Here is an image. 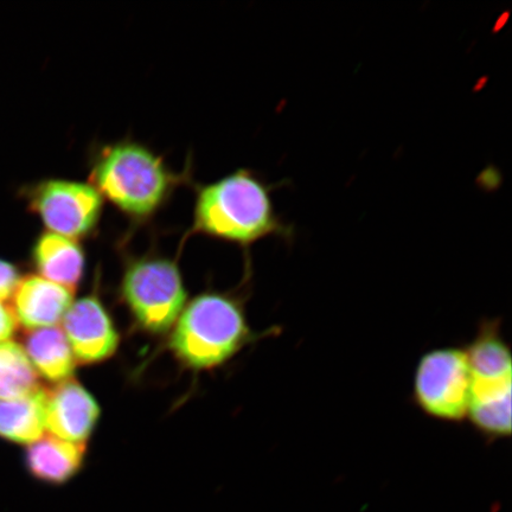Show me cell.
Returning a JSON list of instances; mask_svg holds the SVG:
<instances>
[{"label":"cell","instance_id":"8fae6325","mask_svg":"<svg viewBox=\"0 0 512 512\" xmlns=\"http://www.w3.org/2000/svg\"><path fill=\"white\" fill-rule=\"evenodd\" d=\"M31 262L37 275L73 292L85 277L86 252L81 243L47 230L32 245Z\"/></svg>","mask_w":512,"mask_h":512},{"label":"cell","instance_id":"ac0fdd59","mask_svg":"<svg viewBox=\"0 0 512 512\" xmlns=\"http://www.w3.org/2000/svg\"><path fill=\"white\" fill-rule=\"evenodd\" d=\"M18 328L17 319L11 307L0 303V343L12 341Z\"/></svg>","mask_w":512,"mask_h":512},{"label":"cell","instance_id":"6da1fadb","mask_svg":"<svg viewBox=\"0 0 512 512\" xmlns=\"http://www.w3.org/2000/svg\"><path fill=\"white\" fill-rule=\"evenodd\" d=\"M192 184L195 201L187 238L200 234L247 249L268 238L291 243L296 236L272 197L286 182L270 184L258 172L241 168L215 182Z\"/></svg>","mask_w":512,"mask_h":512},{"label":"cell","instance_id":"7a4b0ae2","mask_svg":"<svg viewBox=\"0 0 512 512\" xmlns=\"http://www.w3.org/2000/svg\"><path fill=\"white\" fill-rule=\"evenodd\" d=\"M89 183L134 228L152 222L176 190L192 183L190 166L172 170L162 155L132 138L96 143L88 155Z\"/></svg>","mask_w":512,"mask_h":512},{"label":"cell","instance_id":"52a82bcc","mask_svg":"<svg viewBox=\"0 0 512 512\" xmlns=\"http://www.w3.org/2000/svg\"><path fill=\"white\" fill-rule=\"evenodd\" d=\"M76 362L92 366L110 360L119 349L120 334L98 294L91 293L70 305L62 319Z\"/></svg>","mask_w":512,"mask_h":512},{"label":"cell","instance_id":"7c38bea8","mask_svg":"<svg viewBox=\"0 0 512 512\" xmlns=\"http://www.w3.org/2000/svg\"><path fill=\"white\" fill-rule=\"evenodd\" d=\"M512 379H472L467 420L485 440L510 438Z\"/></svg>","mask_w":512,"mask_h":512},{"label":"cell","instance_id":"3957f363","mask_svg":"<svg viewBox=\"0 0 512 512\" xmlns=\"http://www.w3.org/2000/svg\"><path fill=\"white\" fill-rule=\"evenodd\" d=\"M254 339L238 298L206 292L184 307L170 331L169 349L183 367L203 371L223 366Z\"/></svg>","mask_w":512,"mask_h":512},{"label":"cell","instance_id":"e0dca14e","mask_svg":"<svg viewBox=\"0 0 512 512\" xmlns=\"http://www.w3.org/2000/svg\"><path fill=\"white\" fill-rule=\"evenodd\" d=\"M22 278L21 271L14 262L0 258V303L14 296Z\"/></svg>","mask_w":512,"mask_h":512},{"label":"cell","instance_id":"5b68a950","mask_svg":"<svg viewBox=\"0 0 512 512\" xmlns=\"http://www.w3.org/2000/svg\"><path fill=\"white\" fill-rule=\"evenodd\" d=\"M19 196L47 232L79 242L99 232L104 200L89 182L44 178L24 185Z\"/></svg>","mask_w":512,"mask_h":512},{"label":"cell","instance_id":"30bf717a","mask_svg":"<svg viewBox=\"0 0 512 512\" xmlns=\"http://www.w3.org/2000/svg\"><path fill=\"white\" fill-rule=\"evenodd\" d=\"M86 457L87 444L72 443L49 434L27 446L24 466L38 483L62 486L80 475Z\"/></svg>","mask_w":512,"mask_h":512},{"label":"cell","instance_id":"9c48e42d","mask_svg":"<svg viewBox=\"0 0 512 512\" xmlns=\"http://www.w3.org/2000/svg\"><path fill=\"white\" fill-rule=\"evenodd\" d=\"M73 291L32 274L23 277L12 296L17 323L28 331L57 326L74 302Z\"/></svg>","mask_w":512,"mask_h":512},{"label":"cell","instance_id":"4fadbf2b","mask_svg":"<svg viewBox=\"0 0 512 512\" xmlns=\"http://www.w3.org/2000/svg\"><path fill=\"white\" fill-rule=\"evenodd\" d=\"M22 345L38 377L54 384L73 379L78 362L62 328L28 331Z\"/></svg>","mask_w":512,"mask_h":512},{"label":"cell","instance_id":"5bb4252c","mask_svg":"<svg viewBox=\"0 0 512 512\" xmlns=\"http://www.w3.org/2000/svg\"><path fill=\"white\" fill-rule=\"evenodd\" d=\"M471 377L512 379L511 350L503 336L501 319H484L475 338L465 347Z\"/></svg>","mask_w":512,"mask_h":512},{"label":"cell","instance_id":"ba28073f","mask_svg":"<svg viewBox=\"0 0 512 512\" xmlns=\"http://www.w3.org/2000/svg\"><path fill=\"white\" fill-rule=\"evenodd\" d=\"M44 413L50 435L87 444L99 424L101 407L95 396L73 377L46 389Z\"/></svg>","mask_w":512,"mask_h":512},{"label":"cell","instance_id":"277c9868","mask_svg":"<svg viewBox=\"0 0 512 512\" xmlns=\"http://www.w3.org/2000/svg\"><path fill=\"white\" fill-rule=\"evenodd\" d=\"M120 294L134 323L146 334H168L188 302L176 260L149 253L126 262Z\"/></svg>","mask_w":512,"mask_h":512},{"label":"cell","instance_id":"2e32d148","mask_svg":"<svg viewBox=\"0 0 512 512\" xmlns=\"http://www.w3.org/2000/svg\"><path fill=\"white\" fill-rule=\"evenodd\" d=\"M23 345L14 341L0 343V401L24 398L41 389Z\"/></svg>","mask_w":512,"mask_h":512},{"label":"cell","instance_id":"9a60e30c","mask_svg":"<svg viewBox=\"0 0 512 512\" xmlns=\"http://www.w3.org/2000/svg\"><path fill=\"white\" fill-rule=\"evenodd\" d=\"M46 389L24 398L0 401V439L10 444L29 446L46 432Z\"/></svg>","mask_w":512,"mask_h":512},{"label":"cell","instance_id":"8992f818","mask_svg":"<svg viewBox=\"0 0 512 512\" xmlns=\"http://www.w3.org/2000/svg\"><path fill=\"white\" fill-rule=\"evenodd\" d=\"M470 398L471 370L465 347L433 349L420 357L412 400L428 418L460 424L469 414Z\"/></svg>","mask_w":512,"mask_h":512}]
</instances>
